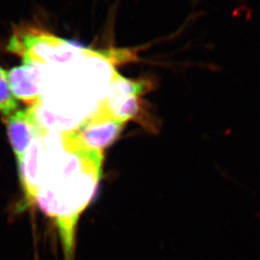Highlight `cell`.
<instances>
[{
  "label": "cell",
  "instance_id": "cell-1",
  "mask_svg": "<svg viewBox=\"0 0 260 260\" xmlns=\"http://www.w3.org/2000/svg\"><path fill=\"white\" fill-rule=\"evenodd\" d=\"M103 160V153L81 148L70 132L49 142L47 168L34 202L55 220L67 260L73 256L77 221L101 180Z\"/></svg>",
  "mask_w": 260,
  "mask_h": 260
},
{
  "label": "cell",
  "instance_id": "cell-2",
  "mask_svg": "<svg viewBox=\"0 0 260 260\" xmlns=\"http://www.w3.org/2000/svg\"><path fill=\"white\" fill-rule=\"evenodd\" d=\"M6 48L20 56L23 64L38 66L67 64L93 53L42 29L28 26L16 28Z\"/></svg>",
  "mask_w": 260,
  "mask_h": 260
},
{
  "label": "cell",
  "instance_id": "cell-3",
  "mask_svg": "<svg viewBox=\"0 0 260 260\" xmlns=\"http://www.w3.org/2000/svg\"><path fill=\"white\" fill-rule=\"evenodd\" d=\"M123 126L124 123L114 119L101 103L78 128L70 133L81 148L103 153L120 136Z\"/></svg>",
  "mask_w": 260,
  "mask_h": 260
},
{
  "label": "cell",
  "instance_id": "cell-4",
  "mask_svg": "<svg viewBox=\"0 0 260 260\" xmlns=\"http://www.w3.org/2000/svg\"><path fill=\"white\" fill-rule=\"evenodd\" d=\"M41 66L23 64L12 69L8 75L10 89L14 96L31 106L41 102L44 84Z\"/></svg>",
  "mask_w": 260,
  "mask_h": 260
},
{
  "label": "cell",
  "instance_id": "cell-5",
  "mask_svg": "<svg viewBox=\"0 0 260 260\" xmlns=\"http://www.w3.org/2000/svg\"><path fill=\"white\" fill-rule=\"evenodd\" d=\"M41 135L34 139L19 161V178L29 203L34 202L43 180L44 147Z\"/></svg>",
  "mask_w": 260,
  "mask_h": 260
},
{
  "label": "cell",
  "instance_id": "cell-6",
  "mask_svg": "<svg viewBox=\"0 0 260 260\" xmlns=\"http://www.w3.org/2000/svg\"><path fill=\"white\" fill-rule=\"evenodd\" d=\"M5 122L10 144L19 161L34 139L43 134V132L39 129L29 109L13 113L6 117Z\"/></svg>",
  "mask_w": 260,
  "mask_h": 260
},
{
  "label": "cell",
  "instance_id": "cell-7",
  "mask_svg": "<svg viewBox=\"0 0 260 260\" xmlns=\"http://www.w3.org/2000/svg\"><path fill=\"white\" fill-rule=\"evenodd\" d=\"M151 86L152 85L148 80L134 81L121 76L116 72H113L108 93L104 100L115 101L131 95L141 96L149 91Z\"/></svg>",
  "mask_w": 260,
  "mask_h": 260
},
{
  "label": "cell",
  "instance_id": "cell-8",
  "mask_svg": "<svg viewBox=\"0 0 260 260\" xmlns=\"http://www.w3.org/2000/svg\"><path fill=\"white\" fill-rule=\"evenodd\" d=\"M18 106L10 89L7 73L0 67V113L6 118L15 113Z\"/></svg>",
  "mask_w": 260,
  "mask_h": 260
}]
</instances>
